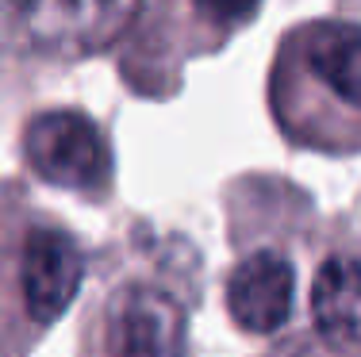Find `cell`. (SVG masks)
<instances>
[{"instance_id":"6da1fadb","label":"cell","mask_w":361,"mask_h":357,"mask_svg":"<svg viewBox=\"0 0 361 357\" xmlns=\"http://www.w3.org/2000/svg\"><path fill=\"white\" fill-rule=\"evenodd\" d=\"M31 169L42 181L73 192H97L111 177V150L108 139L85 112H42L23 131Z\"/></svg>"},{"instance_id":"7a4b0ae2","label":"cell","mask_w":361,"mask_h":357,"mask_svg":"<svg viewBox=\"0 0 361 357\" xmlns=\"http://www.w3.org/2000/svg\"><path fill=\"white\" fill-rule=\"evenodd\" d=\"M139 0H23L20 39L62 58L97 54L131 27Z\"/></svg>"},{"instance_id":"3957f363","label":"cell","mask_w":361,"mask_h":357,"mask_svg":"<svg viewBox=\"0 0 361 357\" xmlns=\"http://www.w3.org/2000/svg\"><path fill=\"white\" fill-rule=\"evenodd\" d=\"M85 277V253L66 231L39 227L23 242L20 288L35 322H54L73 303Z\"/></svg>"},{"instance_id":"5b68a950","label":"cell","mask_w":361,"mask_h":357,"mask_svg":"<svg viewBox=\"0 0 361 357\" xmlns=\"http://www.w3.org/2000/svg\"><path fill=\"white\" fill-rule=\"evenodd\" d=\"M108 357H185L180 308L158 288H131L111 322Z\"/></svg>"},{"instance_id":"52a82bcc","label":"cell","mask_w":361,"mask_h":357,"mask_svg":"<svg viewBox=\"0 0 361 357\" xmlns=\"http://www.w3.org/2000/svg\"><path fill=\"white\" fill-rule=\"evenodd\" d=\"M304 62L342 104L361 108V27L319 23L304 39Z\"/></svg>"},{"instance_id":"ba28073f","label":"cell","mask_w":361,"mask_h":357,"mask_svg":"<svg viewBox=\"0 0 361 357\" xmlns=\"http://www.w3.org/2000/svg\"><path fill=\"white\" fill-rule=\"evenodd\" d=\"M257 4H262V0H196V8H200L212 23H219V27L246 23L257 12Z\"/></svg>"},{"instance_id":"8992f818","label":"cell","mask_w":361,"mask_h":357,"mask_svg":"<svg viewBox=\"0 0 361 357\" xmlns=\"http://www.w3.org/2000/svg\"><path fill=\"white\" fill-rule=\"evenodd\" d=\"M312 319L331 346H361V261L334 253L312 280Z\"/></svg>"},{"instance_id":"277c9868","label":"cell","mask_w":361,"mask_h":357,"mask_svg":"<svg viewBox=\"0 0 361 357\" xmlns=\"http://www.w3.org/2000/svg\"><path fill=\"white\" fill-rule=\"evenodd\" d=\"M296 277L285 253L257 250L235 265L227 277V311L250 334H273L288 322Z\"/></svg>"}]
</instances>
